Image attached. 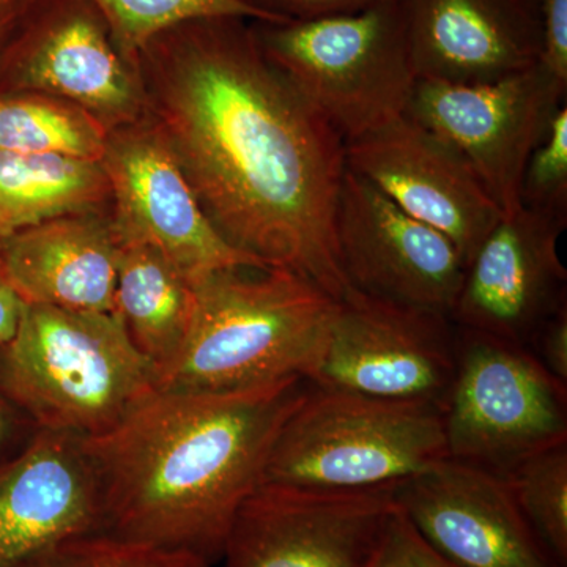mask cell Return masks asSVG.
<instances>
[{
	"instance_id": "cell-1",
	"label": "cell",
	"mask_w": 567,
	"mask_h": 567,
	"mask_svg": "<svg viewBox=\"0 0 567 567\" xmlns=\"http://www.w3.org/2000/svg\"><path fill=\"white\" fill-rule=\"evenodd\" d=\"M136 65L145 117L224 240L341 301L346 142L265 58L252 21L182 22L147 41Z\"/></svg>"
},
{
	"instance_id": "cell-2",
	"label": "cell",
	"mask_w": 567,
	"mask_h": 567,
	"mask_svg": "<svg viewBox=\"0 0 567 567\" xmlns=\"http://www.w3.org/2000/svg\"><path fill=\"white\" fill-rule=\"evenodd\" d=\"M309 388L289 377L226 393L153 390L106 434L82 439L102 488L100 533L218 565Z\"/></svg>"
},
{
	"instance_id": "cell-3",
	"label": "cell",
	"mask_w": 567,
	"mask_h": 567,
	"mask_svg": "<svg viewBox=\"0 0 567 567\" xmlns=\"http://www.w3.org/2000/svg\"><path fill=\"white\" fill-rule=\"evenodd\" d=\"M182 349L155 372V390L226 393L289 377L311 379L338 300L284 268H227L192 284Z\"/></svg>"
},
{
	"instance_id": "cell-4",
	"label": "cell",
	"mask_w": 567,
	"mask_h": 567,
	"mask_svg": "<svg viewBox=\"0 0 567 567\" xmlns=\"http://www.w3.org/2000/svg\"><path fill=\"white\" fill-rule=\"evenodd\" d=\"M0 386L47 431L106 434L155 390V371L115 312L25 305Z\"/></svg>"
},
{
	"instance_id": "cell-5",
	"label": "cell",
	"mask_w": 567,
	"mask_h": 567,
	"mask_svg": "<svg viewBox=\"0 0 567 567\" xmlns=\"http://www.w3.org/2000/svg\"><path fill=\"white\" fill-rule=\"evenodd\" d=\"M260 50L344 142L404 117L417 81L406 0L309 21H252Z\"/></svg>"
},
{
	"instance_id": "cell-6",
	"label": "cell",
	"mask_w": 567,
	"mask_h": 567,
	"mask_svg": "<svg viewBox=\"0 0 567 567\" xmlns=\"http://www.w3.org/2000/svg\"><path fill=\"white\" fill-rule=\"evenodd\" d=\"M447 458L443 406L312 385L282 425L262 484L364 491Z\"/></svg>"
},
{
	"instance_id": "cell-7",
	"label": "cell",
	"mask_w": 567,
	"mask_h": 567,
	"mask_svg": "<svg viewBox=\"0 0 567 567\" xmlns=\"http://www.w3.org/2000/svg\"><path fill=\"white\" fill-rule=\"evenodd\" d=\"M456 328V371L443 404L447 458L506 476L567 443V383L527 347Z\"/></svg>"
},
{
	"instance_id": "cell-8",
	"label": "cell",
	"mask_w": 567,
	"mask_h": 567,
	"mask_svg": "<svg viewBox=\"0 0 567 567\" xmlns=\"http://www.w3.org/2000/svg\"><path fill=\"white\" fill-rule=\"evenodd\" d=\"M78 104L107 132L145 117L140 71L93 0H24L0 52V93Z\"/></svg>"
},
{
	"instance_id": "cell-9",
	"label": "cell",
	"mask_w": 567,
	"mask_h": 567,
	"mask_svg": "<svg viewBox=\"0 0 567 567\" xmlns=\"http://www.w3.org/2000/svg\"><path fill=\"white\" fill-rule=\"evenodd\" d=\"M567 85L540 63L488 84L417 80L405 115L468 163L503 215L520 210L532 153L566 104Z\"/></svg>"
},
{
	"instance_id": "cell-10",
	"label": "cell",
	"mask_w": 567,
	"mask_h": 567,
	"mask_svg": "<svg viewBox=\"0 0 567 567\" xmlns=\"http://www.w3.org/2000/svg\"><path fill=\"white\" fill-rule=\"evenodd\" d=\"M456 341L450 317L349 287L309 382L322 390L443 406L456 371Z\"/></svg>"
},
{
	"instance_id": "cell-11",
	"label": "cell",
	"mask_w": 567,
	"mask_h": 567,
	"mask_svg": "<svg viewBox=\"0 0 567 567\" xmlns=\"http://www.w3.org/2000/svg\"><path fill=\"white\" fill-rule=\"evenodd\" d=\"M102 163L117 241L162 254L194 284L227 268H270L227 244L147 117L107 133Z\"/></svg>"
},
{
	"instance_id": "cell-12",
	"label": "cell",
	"mask_w": 567,
	"mask_h": 567,
	"mask_svg": "<svg viewBox=\"0 0 567 567\" xmlns=\"http://www.w3.org/2000/svg\"><path fill=\"white\" fill-rule=\"evenodd\" d=\"M395 487L322 491L260 484L238 509L219 565L364 567L398 509Z\"/></svg>"
},
{
	"instance_id": "cell-13",
	"label": "cell",
	"mask_w": 567,
	"mask_h": 567,
	"mask_svg": "<svg viewBox=\"0 0 567 567\" xmlns=\"http://www.w3.org/2000/svg\"><path fill=\"white\" fill-rule=\"evenodd\" d=\"M336 237L352 289L451 319L465 276L456 246L349 167L339 192Z\"/></svg>"
},
{
	"instance_id": "cell-14",
	"label": "cell",
	"mask_w": 567,
	"mask_h": 567,
	"mask_svg": "<svg viewBox=\"0 0 567 567\" xmlns=\"http://www.w3.org/2000/svg\"><path fill=\"white\" fill-rule=\"evenodd\" d=\"M346 164L402 210L450 238L465 268L502 219L468 163L406 115L346 142Z\"/></svg>"
},
{
	"instance_id": "cell-15",
	"label": "cell",
	"mask_w": 567,
	"mask_h": 567,
	"mask_svg": "<svg viewBox=\"0 0 567 567\" xmlns=\"http://www.w3.org/2000/svg\"><path fill=\"white\" fill-rule=\"evenodd\" d=\"M420 536L457 567H563L522 514L506 477L445 458L395 487Z\"/></svg>"
},
{
	"instance_id": "cell-16",
	"label": "cell",
	"mask_w": 567,
	"mask_h": 567,
	"mask_svg": "<svg viewBox=\"0 0 567 567\" xmlns=\"http://www.w3.org/2000/svg\"><path fill=\"white\" fill-rule=\"evenodd\" d=\"M567 221L522 207L503 215L465 268L457 327L527 347L567 308V271L558 244Z\"/></svg>"
},
{
	"instance_id": "cell-17",
	"label": "cell",
	"mask_w": 567,
	"mask_h": 567,
	"mask_svg": "<svg viewBox=\"0 0 567 567\" xmlns=\"http://www.w3.org/2000/svg\"><path fill=\"white\" fill-rule=\"evenodd\" d=\"M102 532V488L81 436L40 429L0 465V567H22L71 537Z\"/></svg>"
},
{
	"instance_id": "cell-18",
	"label": "cell",
	"mask_w": 567,
	"mask_h": 567,
	"mask_svg": "<svg viewBox=\"0 0 567 567\" xmlns=\"http://www.w3.org/2000/svg\"><path fill=\"white\" fill-rule=\"evenodd\" d=\"M417 80L488 84L539 63L540 0H406Z\"/></svg>"
},
{
	"instance_id": "cell-19",
	"label": "cell",
	"mask_w": 567,
	"mask_h": 567,
	"mask_svg": "<svg viewBox=\"0 0 567 567\" xmlns=\"http://www.w3.org/2000/svg\"><path fill=\"white\" fill-rule=\"evenodd\" d=\"M117 264L110 213L61 216L0 238V268L25 305L115 312Z\"/></svg>"
},
{
	"instance_id": "cell-20",
	"label": "cell",
	"mask_w": 567,
	"mask_h": 567,
	"mask_svg": "<svg viewBox=\"0 0 567 567\" xmlns=\"http://www.w3.org/2000/svg\"><path fill=\"white\" fill-rule=\"evenodd\" d=\"M110 212L102 163L0 151V238L61 216Z\"/></svg>"
},
{
	"instance_id": "cell-21",
	"label": "cell",
	"mask_w": 567,
	"mask_h": 567,
	"mask_svg": "<svg viewBox=\"0 0 567 567\" xmlns=\"http://www.w3.org/2000/svg\"><path fill=\"white\" fill-rule=\"evenodd\" d=\"M193 309L192 282L162 254L145 245L118 241L115 311L153 371L169 363L182 349Z\"/></svg>"
},
{
	"instance_id": "cell-22",
	"label": "cell",
	"mask_w": 567,
	"mask_h": 567,
	"mask_svg": "<svg viewBox=\"0 0 567 567\" xmlns=\"http://www.w3.org/2000/svg\"><path fill=\"white\" fill-rule=\"evenodd\" d=\"M107 133L69 100L39 92L0 93V151L100 162Z\"/></svg>"
},
{
	"instance_id": "cell-23",
	"label": "cell",
	"mask_w": 567,
	"mask_h": 567,
	"mask_svg": "<svg viewBox=\"0 0 567 567\" xmlns=\"http://www.w3.org/2000/svg\"><path fill=\"white\" fill-rule=\"evenodd\" d=\"M503 477L540 543L567 567V443L525 458Z\"/></svg>"
},
{
	"instance_id": "cell-24",
	"label": "cell",
	"mask_w": 567,
	"mask_h": 567,
	"mask_svg": "<svg viewBox=\"0 0 567 567\" xmlns=\"http://www.w3.org/2000/svg\"><path fill=\"white\" fill-rule=\"evenodd\" d=\"M102 10L121 50L136 62L137 52L159 32L204 18L265 21L241 0H93Z\"/></svg>"
},
{
	"instance_id": "cell-25",
	"label": "cell",
	"mask_w": 567,
	"mask_h": 567,
	"mask_svg": "<svg viewBox=\"0 0 567 567\" xmlns=\"http://www.w3.org/2000/svg\"><path fill=\"white\" fill-rule=\"evenodd\" d=\"M22 567H213L186 551L130 543L106 533H89L48 548Z\"/></svg>"
},
{
	"instance_id": "cell-26",
	"label": "cell",
	"mask_w": 567,
	"mask_h": 567,
	"mask_svg": "<svg viewBox=\"0 0 567 567\" xmlns=\"http://www.w3.org/2000/svg\"><path fill=\"white\" fill-rule=\"evenodd\" d=\"M522 207L567 221V106L529 156L520 186Z\"/></svg>"
},
{
	"instance_id": "cell-27",
	"label": "cell",
	"mask_w": 567,
	"mask_h": 567,
	"mask_svg": "<svg viewBox=\"0 0 567 567\" xmlns=\"http://www.w3.org/2000/svg\"><path fill=\"white\" fill-rule=\"evenodd\" d=\"M364 567H457L429 546L401 509L388 520L382 539Z\"/></svg>"
},
{
	"instance_id": "cell-28",
	"label": "cell",
	"mask_w": 567,
	"mask_h": 567,
	"mask_svg": "<svg viewBox=\"0 0 567 567\" xmlns=\"http://www.w3.org/2000/svg\"><path fill=\"white\" fill-rule=\"evenodd\" d=\"M267 22L309 21L346 17L398 2V0H241Z\"/></svg>"
},
{
	"instance_id": "cell-29",
	"label": "cell",
	"mask_w": 567,
	"mask_h": 567,
	"mask_svg": "<svg viewBox=\"0 0 567 567\" xmlns=\"http://www.w3.org/2000/svg\"><path fill=\"white\" fill-rule=\"evenodd\" d=\"M543 50L539 63L567 85V0H540Z\"/></svg>"
},
{
	"instance_id": "cell-30",
	"label": "cell",
	"mask_w": 567,
	"mask_h": 567,
	"mask_svg": "<svg viewBox=\"0 0 567 567\" xmlns=\"http://www.w3.org/2000/svg\"><path fill=\"white\" fill-rule=\"evenodd\" d=\"M528 350L551 375L567 383V308L539 328Z\"/></svg>"
},
{
	"instance_id": "cell-31",
	"label": "cell",
	"mask_w": 567,
	"mask_h": 567,
	"mask_svg": "<svg viewBox=\"0 0 567 567\" xmlns=\"http://www.w3.org/2000/svg\"><path fill=\"white\" fill-rule=\"evenodd\" d=\"M22 308H24V301L14 292L0 268V346H6L17 333Z\"/></svg>"
},
{
	"instance_id": "cell-32",
	"label": "cell",
	"mask_w": 567,
	"mask_h": 567,
	"mask_svg": "<svg viewBox=\"0 0 567 567\" xmlns=\"http://www.w3.org/2000/svg\"><path fill=\"white\" fill-rule=\"evenodd\" d=\"M24 0H0V52L20 18Z\"/></svg>"
},
{
	"instance_id": "cell-33",
	"label": "cell",
	"mask_w": 567,
	"mask_h": 567,
	"mask_svg": "<svg viewBox=\"0 0 567 567\" xmlns=\"http://www.w3.org/2000/svg\"><path fill=\"white\" fill-rule=\"evenodd\" d=\"M10 424L11 417L9 405H7L6 399L0 395V445H2L7 434H9Z\"/></svg>"
}]
</instances>
